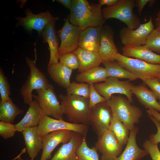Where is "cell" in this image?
Returning a JSON list of instances; mask_svg holds the SVG:
<instances>
[{
	"label": "cell",
	"instance_id": "7402d4cb",
	"mask_svg": "<svg viewBox=\"0 0 160 160\" xmlns=\"http://www.w3.org/2000/svg\"><path fill=\"white\" fill-rule=\"evenodd\" d=\"M122 55L133 57L149 63L160 65V55L154 53L145 45L139 46H123Z\"/></svg>",
	"mask_w": 160,
	"mask_h": 160
},
{
	"label": "cell",
	"instance_id": "277c9868",
	"mask_svg": "<svg viewBox=\"0 0 160 160\" xmlns=\"http://www.w3.org/2000/svg\"><path fill=\"white\" fill-rule=\"evenodd\" d=\"M136 5L134 0H119L115 5L102 9L106 20L115 18L124 23L132 29L137 28L141 24L138 17L133 12Z\"/></svg>",
	"mask_w": 160,
	"mask_h": 160
},
{
	"label": "cell",
	"instance_id": "836d02e7",
	"mask_svg": "<svg viewBox=\"0 0 160 160\" xmlns=\"http://www.w3.org/2000/svg\"><path fill=\"white\" fill-rule=\"evenodd\" d=\"M0 101L4 102L10 97L11 90L7 78L2 68H0Z\"/></svg>",
	"mask_w": 160,
	"mask_h": 160
},
{
	"label": "cell",
	"instance_id": "6da1fadb",
	"mask_svg": "<svg viewBox=\"0 0 160 160\" xmlns=\"http://www.w3.org/2000/svg\"><path fill=\"white\" fill-rule=\"evenodd\" d=\"M102 6L99 3L90 4L87 0H72L69 21L81 31L89 27L103 25L106 20Z\"/></svg>",
	"mask_w": 160,
	"mask_h": 160
},
{
	"label": "cell",
	"instance_id": "f546056e",
	"mask_svg": "<svg viewBox=\"0 0 160 160\" xmlns=\"http://www.w3.org/2000/svg\"><path fill=\"white\" fill-rule=\"evenodd\" d=\"M109 130L115 134L118 140L123 147L128 141L130 133L129 129L116 117L113 116Z\"/></svg>",
	"mask_w": 160,
	"mask_h": 160
},
{
	"label": "cell",
	"instance_id": "bcb514c9",
	"mask_svg": "<svg viewBox=\"0 0 160 160\" xmlns=\"http://www.w3.org/2000/svg\"><path fill=\"white\" fill-rule=\"evenodd\" d=\"M26 149L25 148H24L21 151L20 153L16 156L12 160H17L19 158L21 157V156L26 152Z\"/></svg>",
	"mask_w": 160,
	"mask_h": 160
},
{
	"label": "cell",
	"instance_id": "e575fe53",
	"mask_svg": "<svg viewBox=\"0 0 160 160\" xmlns=\"http://www.w3.org/2000/svg\"><path fill=\"white\" fill-rule=\"evenodd\" d=\"M60 62L72 70L78 69L79 64L77 57L74 52H71L60 56Z\"/></svg>",
	"mask_w": 160,
	"mask_h": 160
},
{
	"label": "cell",
	"instance_id": "8d00e7d4",
	"mask_svg": "<svg viewBox=\"0 0 160 160\" xmlns=\"http://www.w3.org/2000/svg\"><path fill=\"white\" fill-rule=\"evenodd\" d=\"M143 147L148 153L152 160H160V151L158 145L146 139L143 144Z\"/></svg>",
	"mask_w": 160,
	"mask_h": 160
},
{
	"label": "cell",
	"instance_id": "7bdbcfd3",
	"mask_svg": "<svg viewBox=\"0 0 160 160\" xmlns=\"http://www.w3.org/2000/svg\"><path fill=\"white\" fill-rule=\"evenodd\" d=\"M119 0H100L99 3L102 6L103 5H106L107 7L113 6L116 4Z\"/></svg>",
	"mask_w": 160,
	"mask_h": 160
},
{
	"label": "cell",
	"instance_id": "ab89813d",
	"mask_svg": "<svg viewBox=\"0 0 160 160\" xmlns=\"http://www.w3.org/2000/svg\"><path fill=\"white\" fill-rule=\"evenodd\" d=\"M148 116L155 124L157 129L156 134L150 135L149 140L153 143L157 145L160 143V121L152 116L148 115Z\"/></svg>",
	"mask_w": 160,
	"mask_h": 160
},
{
	"label": "cell",
	"instance_id": "f1b7e54d",
	"mask_svg": "<svg viewBox=\"0 0 160 160\" xmlns=\"http://www.w3.org/2000/svg\"><path fill=\"white\" fill-rule=\"evenodd\" d=\"M102 63L107 71L108 77L126 79L130 81L138 79V77L121 67L115 60L111 62H103Z\"/></svg>",
	"mask_w": 160,
	"mask_h": 160
},
{
	"label": "cell",
	"instance_id": "cb8c5ba5",
	"mask_svg": "<svg viewBox=\"0 0 160 160\" xmlns=\"http://www.w3.org/2000/svg\"><path fill=\"white\" fill-rule=\"evenodd\" d=\"M131 92L136 97L140 103L146 108L160 112V104L153 92L149 89L145 84L133 85Z\"/></svg>",
	"mask_w": 160,
	"mask_h": 160
},
{
	"label": "cell",
	"instance_id": "603a6c76",
	"mask_svg": "<svg viewBox=\"0 0 160 160\" xmlns=\"http://www.w3.org/2000/svg\"><path fill=\"white\" fill-rule=\"evenodd\" d=\"M38 126L28 128L21 132L24 139L26 151L29 157L34 159L43 147L42 138L37 133Z\"/></svg>",
	"mask_w": 160,
	"mask_h": 160
},
{
	"label": "cell",
	"instance_id": "d6a6232c",
	"mask_svg": "<svg viewBox=\"0 0 160 160\" xmlns=\"http://www.w3.org/2000/svg\"><path fill=\"white\" fill-rule=\"evenodd\" d=\"M145 45L160 55V30L154 29L148 36Z\"/></svg>",
	"mask_w": 160,
	"mask_h": 160
},
{
	"label": "cell",
	"instance_id": "8fae6325",
	"mask_svg": "<svg viewBox=\"0 0 160 160\" xmlns=\"http://www.w3.org/2000/svg\"><path fill=\"white\" fill-rule=\"evenodd\" d=\"M113 117L112 111L106 101L100 103L91 108L89 124L99 137L103 131L109 130Z\"/></svg>",
	"mask_w": 160,
	"mask_h": 160
},
{
	"label": "cell",
	"instance_id": "d6986e66",
	"mask_svg": "<svg viewBox=\"0 0 160 160\" xmlns=\"http://www.w3.org/2000/svg\"><path fill=\"white\" fill-rule=\"evenodd\" d=\"M22 119L15 124L17 131L21 132L25 129L38 126L44 114L38 101L33 100Z\"/></svg>",
	"mask_w": 160,
	"mask_h": 160
},
{
	"label": "cell",
	"instance_id": "e0dca14e",
	"mask_svg": "<svg viewBox=\"0 0 160 160\" xmlns=\"http://www.w3.org/2000/svg\"><path fill=\"white\" fill-rule=\"evenodd\" d=\"M103 27H91L81 31L79 39V47L86 50L98 52Z\"/></svg>",
	"mask_w": 160,
	"mask_h": 160
},
{
	"label": "cell",
	"instance_id": "3957f363",
	"mask_svg": "<svg viewBox=\"0 0 160 160\" xmlns=\"http://www.w3.org/2000/svg\"><path fill=\"white\" fill-rule=\"evenodd\" d=\"M106 102L112 111L113 116L121 121L129 130L135 128V124L139 122L142 116V111L140 108L131 105L127 98L121 95H112Z\"/></svg>",
	"mask_w": 160,
	"mask_h": 160
},
{
	"label": "cell",
	"instance_id": "8992f818",
	"mask_svg": "<svg viewBox=\"0 0 160 160\" xmlns=\"http://www.w3.org/2000/svg\"><path fill=\"white\" fill-rule=\"evenodd\" d=\"M115 60L121 67L142 81L156 78L160 72V65L149 63L124 56L119 52L115 56Z\"/></svg>",
	"mask_w": 160,
	"mask_h": 160
},
{
	"label": "cell",
	"instance_id": "ba28073f",
	"mask_svg": "<svg viewBox=\"0 0 160 160\" xmlns=\"http://www.w3.org/2000/svg\"><path fill=\"white\" fill-rule=\"evenodd\" d=\"M36 91L37 95L33 94L32 97L38 101L44 114L63 119L64 114L53 86L50 84L46 88Z\"/></svg>",
	"mask_w": 160,
	"mask_h": 160
},
{
	"label": "cell",
	"instance_id": "b9f144b4",
	"mask_svg": "<svg viewBox=\"0 0 160 160\" xmlns=\"http://www.w3.org/2000/svg\"><path fill=\"white\" fill-rule=\"evenodd\" d=\"M54 1L61 4L70 10L71 9L72 5V0H56Z\"/></svg>",
	"mask_w": 160,
	"mask_h": 160
},
{
	"label": "cell",
	"instance_id": "9c48e42d",
	"mask_svg": "<svg viewBox=\"0 0 160 160\" xmlns=\"http://www.w3.org/2000/svg\"><path fill=\"white\" fill-rule=\"evenodd\" d=\"M130 81H121L119 79L108 77L103 82L94 84L97 92L108 101L113 95L119 94L124 95L131 103H133L132 94L131 89L133 84Z\"/></svg>",
	"mask_w": 160,
	"mask_h": 160
},
{
	"label": "cell",
	"instance_id": "f6af8a7d",
	"mask_svg": "<svg viewBox=\"0 0 160 160\" xmlns=\"http://www.w3.org/2000/svg\"><path fill=\"white\" fill-rule=\"evenodd\" d=\"M155 23L156 28L160 30V10L156 15L155 19Z\"/></svg>",
	"mask_w": 160,
	"mask_h": 160
},
{
	"label": "cell",
	"instance_id": "4316f807",
	"mask_svg": "<svg viewBox=\"0 0 160 160\" xmlns=\"http://www.w3.org/2000/svg\"><path fill=\"white\" fill-rule=\"evenodd\" d=\"M108 77L106 69L98 66L79 73L76 76L75 79L77 82H86L89 84L104 81Z\"/></svg>",
	"mask_w": 160,
	"mask_h": 160
},
{
	"label": "cell",
	"instance_id": "c3c4849f",
	"mask_svg": "<svg viewBox=\"0 0 160 160\" xmlns=\"http://www.w3.org/2000/svg\"><path fill=\"white\" fill-rule=\"evenodd\" d=\"M17 160H34V159H31L29 160H26V159H24L22 158L21 157H20Z\"/></svg>",
	"mask_w": 160,
	"mask_h": 160
},
{
	"label": "cell",
	"instance_id": "484cf974",
	"mask_svg": "<svg viewBox=\"0 0 160 160\" xmlns=\"http://www.w3.org/2000/svg\"><path fill=\"white\" fill-rule=\"evenodd\" d=\"M73 71L60 62L52 64L47 69L51 79L60 87L66 89L71 83L70 79Z\"/></svg>",
	"mask_w": 160,
	"mask_h": 160
},
{
	"label": "cell",
	"instance_id": "d4e9b609",
	"mask_svg": "<svg viewBox=\"0 0 160 160\" xmlns=\"http://www.w3.org/2000/svg\"><path fill=\"white\" fill-rule=\"evenodd\" d=\"M74 52L79 62V73L99 66L103 62L98 52L86 50L79 47Z\"/></svg>",
	"mask_w": 160,
	"mask_h": 160
},
{
	"label": "cell",
	"instance_id": "f35d334b",
	"mask_svg": "<svg viewBox=\"0 0 160 160\" xmlns=\"http://www.w3.org/2000/svg\"><path fill=\"white\" fill-rule=\"evenodd\" d=\"M144 84L148 87L160 101V82L156 78L143 80Z\"/></svg>",
	"mask_w": 160,
	"mask_h": 160
},
{
	"label": "cell",
	"instance_id": "681fc988",
	"mask_svg": "<svg viewBox=\"0 0 160 160\" xmlns=\"http://www.w3.org/2000/svg\"><path fill=\"white\" fill-rule=\"evenodd\" d=\"M159 103L160 104V101H159Z\"/></svg>",
	"mask_w": 160,
	"mask_h": 160
},
{
	"label": "cell",
	"instance_id": "60d3db41",
	"mask_svg": "<svg viewBox=\"0 0 160 160\" xmlns=\"http://www.w3.org/2000/svg\"><path fill=\"white\" fill-rule=\"evenodd\" d=\"M151 1V0H136L135 1L136 5L137 8L139 15L141 13L146 5L148 3H149Z\"/></svg>",
	"mask_w": 160,
	"mask_h": 160
},
{
	"label": "cell",
	"instance_id": "9a60e30c",
	"mask_svg": "<svg viewBox=\"0 0 160 160\" xmlns=\"http://www.w3.org/2000/svg\"><path fill=\"white\" fill-rule=\"evenodd\" d=\"M71 131L60 130L52 132L42 138L43 145L42 153L40 160H47L52 157V153L55 148L60 143H66L71 140Z\"/></svg>",
	"mask_w": 160,
	"mask_h": 160
},
{
	"label": "cell",
	"instance_id": "4fadbf2b",
	"mask_svg": "<svg viewBox=\"0 0 160 160\" xmlns=\"http://www.w3.org/2000/svg\"><path fill=\"white\" fill-rule=\"evenodd\" d=\"M25 17H16L17 25L23 27L29 32L33 30L36 31L39 35H41L44 29L49 23L56 21L59 19L58 17H53L48 11L36 14L31 9L27 8L24 10Z\"/></svg>",
	"mask_w": 160,
	"mask_h": 160
},
{
	"label": "cell",
	"instance_id": "30bf717a",
	"mask_svg": "<svg viewBox=\"0 0 160 160\" xmlns=\"http://www.w3.org/2000/svg\"><path fill=\"white\" fill-rule=\"evenodd\" d=\"M154 28L151 17L147 22L141 24L137 29H132L127 27H124L119 32L121 42L124 47L145 45L148 36Z\"/></svg>",
	"mask_w": 160,
	"mask_h": 160
},
{
	"label": "cell",
	"instance_id": "74e56055",
	"mask_svg": "<svg viewBox=\"0 0 160 160\" xmlns=\"http://www.w3.org/2000/svg\"><path fill=\"white\" fill-rule=\"evenodd\" d=\"M89 100L90 108L99 103L106 101L105 99L96 91L94 84H89Z\"/></svg>",
	"mask_w": 160,
	"mask_h": 160
},
{
	"label": "cell",
	"instance_id": "d590c367",
	"mask_svg": "<svg viewBox=\"0 0 160 160\" xmlns=\"http://www.w3.org/2000/svg\"><path fill=\"white\" fill-rule=\"evenodd\" d=\"M16 131L15 124L0 121V135L4 139L13 137Z\"/></svg>",
	"mask_w": 160,
	"mask_h": 160
},
{
	"label": "cell",
	"instance_id": "52a82bcc",
	"mask_svg": "<svg viewBox=\"0 0 160 160\" xmlns=\"http://www.w3.org/2000/svg\"><path fill=\"white\" fill-rule=\"evenodd\" d=\"M67 130L78 132L86 137L89 130L88 125L68 122L63 119H56L44 114L38 126L37 133L41 138L53 131Z\"/></svg>",
	"mask_w": 160,
	"mask_h": 160
},
{
	"label": "cell",
	"instance_id": "5bb4252c",
	"mask_svg": "<svg viewBox=\"0 0 160 160\" xmlns=\"http://www.w3.org/2000/svg\"><path fill=\"white\" fill-rule=\"evenodd\" d=\"M69 20L68 16L57 32L61 40L58 51L59 57L66 53L73 52L79 47V39L81 30L78 26L71 24Z\"/></svg>",
	"mask_w": 160,
	"mask_h": 160
},
{
	"label": "cell",
	"instance_id": "5b68a950",
	"mask_svg": "<svg viewBox=\"0 0 160 160\" xmlns=\"http://www.w3.org/2000/svg\"><path fill=\"white\" fill-rule=\"evenodd\" d=\"M25 61L30 72L27 79L20 90V93L24 103L29 105L33 101V91L46 88L50 84L44 74L37 67L34 61L26 57Z\"/></svg>",
	"mask_w": 160,
	"mask_h": 160
},
{
	"label": "cell",
	"instance_id": "7c38bea8",
	"mask_svg": "<svg viewBox=\"0 0 160 160\" xmlns=\"http://www.w3.org/2000/svg\"><path fill=\"white\" fill-rule=\"evenodd\" d=\"M94 147L101 153V160H115L122 152L123 148L114 133L109 130L102 132Z\"/></svg>",
	"mask_w": 160,
	"mask_h": 160
},
{
	"label": "cell",
	"instance_id": "83f0119b",
	"mask_svg": "<svg viewBox=\"0 0 160 160\" xmlns=\"http://www.w3.org/2000/svg\"><path fill=\"white\" fill-rule=\"evenodd\" d=\"M23 112L14 104L11 97L5 101H0V121L13 124L16 117Z\"/></svg>",
	"mask_w": 160,
	"mask_h": 160
},
{
	"label": "cell",
	"instance_id": "2e32d148",
	"mask_svg": "<svg viewBox=\"0 0 160 160\" xmlns=\"http://www.w3.org/2000/svg\"><path fill=\"white\" fill-rule=\"evenodd\" d=\"M113 36L114 32L110 27H103L98 51L103 62L115 60V57L118 52L114 42Z\"/></svg>",
	"mask_w": 160,
	"mask_h": 160
},
{
	"label": "cell",
	"instance_id": "ee69618b",
	"mask_svg": "<svg viewBox=\"0 0 160 160\" xmlns=\"http://www.w3.org/2000/svg\"><path fill=\"white\" fill-rule=\"evenodd\" d=\"M146 112L148 115L153 116L160 121V113L159 112L153 109H148Z\"/></svg>",
	"mask_w": 160,
	"mask_h": 160
},
{
	"label": "cell",
	"instance_id": "ac0fdd59",
	"mask_svg": "<svg viewBox=\"0 0 160 160\" xmlns=\"http://www.w3.org/2000/svg\"><path fill=\"white\" fill-rule=\"evenodd\" d=\"M84 137L80 134L73 131L70 140L63 144L50 160H77L76 151Z\"/></svg>",
	"mask_w": 160,
	"mask_h": 160
},
{
	"label": "cell",
	"instance_id": "44dd1931",
	"mask_svg": "<svg viewBox=\"0 0 160 160\" xmlns=\"http://www.w3.org/2000/svg\"><path fill=\"white\" fill-rule=\"evenodd\" d=\"M138 131V129L137 127L130 130L129 138L126 147L115 160H140L149 154L146 150L141 149L137 144L136 137Z\"/></svg>",
	"mask_w": 160,
	"mask_h": 160
},
{
	"label": "cell",
	"instance_id": "7a4b0ae2",
	"mask_svg": "<svg viewBox=\"0 0 160 160\" xmlns=\"http://www.w3.org/2000/svg\"><path fill=\"white\" fill-rule=\"evenodd\" d=\"M61 100V106L63 113L69 121L76 124H89L88 117L90 108L89 99L73 95L59 96Z\"/></svg>",
	"mask_w": 160,
	"mask_h": 160
},
{
	"label": "cell",
	"instance_id": "4dcf8cb0",
	"mask_svg": "<svg viewBox=\"0 0 160 160\" xmlns=\"http://www.w3.org/2000/svg\"><path fill=\"white\" fill-rule=\"evenodd\" d=\"M86 137L76 150L77 160H100L98 151L94 146L91 148L88 147Z\"/></svg>",
	"mask_w": 160,
	"mask_h": 160
},
{
	"label": "cell",
	"instance_id": "ffe728a7",
	"mask_svg": "<svg viewBox=\"0 0 160 160\" xmlns=\"http://www.w3.org/2000/svg\"><path fill=\"white\" fill-rule=\"evenodd\" d=\"M55 21L48 24L42 31L41 36L44 43H47L50 51V58L48 67L59 62L58 41L55 28Z\"/></svg>",
	"mask_w": 160,
	"mask_h": 160
},
{
	"label": "cell",
	"instance_id": "1f68e13d",
	"mask_svg": "<svg viewBox=\"0 0 160 160\" xmlns=\"http://www.w3.org/2000/svg\"><path fill=\"white\" fill-rule=\"evenodd\" d=\"M66 92L68 95H78L89 99V84L73 81L66 89Z\"/></svg>",
	"mask_w": 160,
	"mask_h": 160
},
{
	"label": "cell",
	"instance_id": "7dc6e473",
	"mask_svg": "<svg viewBox=\"0 0 160 160\" xmlns=\"http://www.w3.org/2000/svg\"><path fill=\"white\" fill-rule=\"evenodd\" d=\"M156 78L160 82V72H159V74L157 76Z\"/></svg>",
	"mask_w": 160,
	"mask_h": 160
}]
</instances>
